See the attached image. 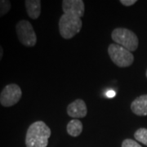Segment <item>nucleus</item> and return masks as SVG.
Wrapping results in <instances>:
<instances>
[{
	"mask_svg": "<svg viewBox=\"0 0 147 147\" xmlns=\"http://www.w3.org/2000/svg\"><path fill=\"white\" fill-rule=\"evenodd\" d=\"M83 22L79 16L63 14L59 20V32L65 39H70L80 32Z\"/></svg>",
	"mask_w": 147,
	"mask_h": 147,
	"instance_id": "f03ea898",
	"label": "nucleus"
},
{
	"mask_svg": "<svg viewBox=\"0 0 147 147\" xmlns=\"http://www.w3.org/2000/svg\"><path fill=\"white\" fill-rule=\"evenodd\" d=\"M17 38L21 44L26 47H34L37 42V36L31 23L26 20L18 21L16 26Z\"/></svg>",
	"mask_w": 147,
	"mask_h": 147,
	"instance_id": "39448f33",
	"label": "nucleus"
},
{
	"mask_svg": "<svg viewBox=\"0 0 147 147\" xmlns=\"http://www.w3.org/2000/svg\"><path fill=\"white\" fill-rule=\"evenodd\" d=\"M119 3H122L123 6L130 7V6L135 4L137 3V0H120Z\"/></svg>",
	"mask_w": 147,
	"mask_h": 147,
	"instance_id": "2eb2a0df",
	"label": "nucleus"
},
{
	"mask_svg": "<svg viewBox=\"0 0 147 147\" xmlns=\"http://www.w3.org/2000/svg\"><path fill=\"white\" fill-rule=\"evenodd\" d=\"M146 77H147V70H146Z\"/></svg>",
	"mask_w": 147,
	"mask_h": 147,
	"instance_id": "a211bd4d",
	"label": "nucleus"
},
{
	"mask_svg": "<svg viewBox=\"0 0 147 147\" xmlns=\"http://www.w3.org/2000/svg\"><path fill=\"white\" fill-rule=\"evenodd\" d=\"M62 10L64 14H69L82 17L84 15L85 6L82 0H63Z\"/></svg>",
	"mask_w": 147,
	"mask_h": 147,
	"instance_id": "0eeeda50",
	"label": "nucleus"
},
{
	"mask_svg": "<svg viewBox=\"0 0 147 147\" xmlns=\"http://www.w3.org/2000/svg\"><path fill=\"white\" fill-rule=\"evenodd\" d=\"M106 96L107 97H109V98H112V97H114L115 96V91H113V90H109L108 92H106Z\"/></svg>",
	"mask_w": 147,
	"mask_h": 147,
	"instance_id": "dca6fc26",
	"label": "nucleus"
},
{
	"mask_svg": "<svg viewBox=\"0 0 147 147\" xmlns=\"http://www.w3.org/2000/svg\"><path fill=\"white\" fill-rule=\"evenodd\" d=\"M131 111L138 116L147 115V94L137 97L131 104Z\"/></svg>",
	"mask_w": 147,
	"mask_h": 147,
	"instance_id": "1a4fd4ad",
	"label": "nucleus"
},
{
	"mask_svg": "<svg viewBox=\"0 0 147 147\" xmlns=\"http://www.w3.org/2000/svg\"><path fill=\"white\" fill-rule=\"evenodd\" d=\"M10 1L8 0H0V17L6 15L11 9Z\"/></svg>",
	"mask_w": 147,
	"mask_h": 147,
	"instance_id": "ddd939ff",
	"label": "nucleus"
},
{
	"mask_svg": "<svg viewBox=\"0 0 147 147\" xmlns=\"http://www.w3.org/2000/svg\"><path fill=\"white\" fill-rule=\"evenodd\" d=\"M122 147H142V146L131 139H125L122 142Z\"/></svg>",
	"mask_w": 147,
	"mask_h": 147,
	"instance_id": "4468645a",
	"label": "nucleus"
},
{
	"mask_svg": "<svg viewBox=\"0 0 147 147\" xmlns=\"http://www.w3.org/2000/svg\"><path fill=\"white\" fill-rule=\"evenodd\" d=\"M3 47L0 45V61L3 58Z\"/></svg>",
	"mask_w": 147,
	"mask_h": 147,
	"instance_id": "f3484780",
	"label": "nucleus"
},
{
	"mask_svg": "<svg viewBox=\"0 0 147 147\" xmlns=\"http://www.w3.org/2000/svg\"><path fill=\"white\" fill-rule=\"evenodd\" d=\"M111 38L116 44L126 48L129 52H134L138 47L139 41L137 34L126 28H116L111 33Z\"/></svg>",
	"mask_w": 147,
	"mask_h": 147,
	"instance_id": "7ed1b4c3",
	"label": "nucleus"
},
{
	"mask_svg": "<svg viewBox=\"0 0 147 147\" xmlns=\"http://www.w3.org/2000/svg\"><path fill=\"white\" fill-rule=\"evenodd\" d=\"M51 129L43 121H36L29 127L26 136V147H47Z\"/></svg>",
	"mask_w": 147,
	"mask_h": 147,
	"instance_id": "f257e3e1",
	"label": "nucleus"
},
{
	"mask_svg": "<svg viewBox=\"0 0 147 147\" xmlns=\"http://www.w3.org/2000/svg\"><path fill=\"white\" fill-rule=\"evenodd\" d=\"M66 131L69 136L73 137H79L83 131V123L79 119H72L66 126Z\"/></svg>",
	"mask_w": 147,
	"mask_h": 147,
	"instance_id": "9b49d317",
	"label": "nucleus"
},
{
	"mask_svg": "<svg viewBox=\"0 0 147 147\" xmlns=\"http://www.w3.org/2000/svg\"><path fill=\"white\" fill-rule=\"evenodd\" d=\"M108 54L114 64L120 68L128 67L134 61L132 53L116 43H111L109 45Z\"/></svg>",
	"mask_w": 147,
	"mask_h": 147,
	"instance_id": "20e7f679",
	"label": "nucleus"
},
{
	"mask_svg": "<svg viewBox=\"0 0 147 147\" xmlns=\"http://www.w3.org/2000/svg\"><path fill=\"white\" fill-rule=\"evenodd\" d=\"M27 14L33 20L38 19L41 13V1L39 0H26L25 2Z\"/></svg>",
	"mask_w": 147,
	"mask_h": 147,
	"instance_id": "9d476101",
	"label": "nucleus"
},
{
	"mask_svg": "<svg viewBox=\"0 0 147 147\" xmlns=\"http://www.w3.org/2000/svg\"><path fill=\"white\" fill-rule=\"evenodd\" d=\"M134 137L137 141L147 146V128H139L135 132Z\"/></svg>",
	"mask_w": 147,
	"mask_h": 147,
	"instance_id": "f8f14e48",
	"label": "nucleus"
},
{
	"mask_svg": "<svg viewBox=\"0 0 147 147\" xmlns=\"http://www.w3.org/2000/svg\"><path fill=\"white\" fill-rule=\"evenodd\" d=\"M22 91L16 84L7 85L0 93V104L3 107H11L21 100Z\"/></svg>",
	"mask_w": 147,
	"mask_h": 147,
	"instance_id": "423d86ee",
	"label": "nucleus"
},
{
	"mask_svg": "<svg viewBox=\"0 0 147 147\" xmlns=\"http://www.w3.org/2000/svg\"><path fill=\"white\" fill-rule=\"evenodd\" d=\"M67 114L74 119L84 118L88 114L86 103L82 99H77L67 106Z\"/></svg>",
	"mask_w": 147,
	"mask_h": 147,
	"instance_id": "6e6552de",
	"label": "nucleus"
}]
</instances>
